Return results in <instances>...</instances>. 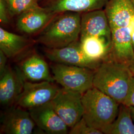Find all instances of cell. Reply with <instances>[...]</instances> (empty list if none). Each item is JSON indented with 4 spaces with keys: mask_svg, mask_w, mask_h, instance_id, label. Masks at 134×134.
<instances>
[{
    "mask_svg": "<svg viewBox=\"0 0 134 134\" xmlns=\"http://www.w3.org/2000/svg\"><path fill=\"white\" fill-rule=\"evenodd\" d=\"M133 74L128 64L115 60L101 63L94 71L93 86L123 104L129 92Z\"/></svg>",
    "mask_w": 134,
    "mask_h": 134,
    "instance_id": "obj_1",
    "label": "cell"
},
{
    "mask_svg": "<svg viewBox=\"0 0 134 134\" xmlns=\"http://www.w3.org/2000/svg\"><path fill=\"white\" fill-rule=\"evenodd\" d=\"M81 13L67 12L57 14L38 34L36 41L46 48H60L79 40Z\"/></svg>",
    "mask_w": 134,
    "mask_h": 134,
    "instance_id": "obj_2",
    "label": "cell"
},
{
    "mask_svg": "<svg viewBox=\"0 0 134 134\" xmlns=\"http://www.w3.org/2000/svg\"><path fill=\"white\" fill-rule=\"evenodd\" d=\"M81 101L82 118L88 126L101 132L118 115L120 104L94 86L82 94Z\"/></svg>",
    "mask_w": 134,
    "mask_h": 134,
    "instance_id": "obj_3",
    "label": "cell"
},
{
    "mask_svg": "<svg viewBox=\"0 0 134 134\" xmlns=\"http://www.w3.org/2000/svg\"><path fill=\"white\" fill-rule=\"evenodd\" d=\"M51 69L54 81L64 88L82 94L93 86L95 70L57 63Z\"/></svg>",
    "mask_w": 134,
    "mask_h": 134,
    "instance_id": "obj_4",
    "label": "cell"
},
{
    "mask_svg": "<svg viewBox=\"0 0 134 134\" xmlns=\"http://www.w3.org/2000/svg\"><path fill=\"white\" fill-rule=\"evenodd\" d=\"M82 94L63 87L51 101L56 113L70 128L82 118Z\"/></svg>",
    "mask_w": 134,
    "mask_h": 134,
    "instance_id": "obj_5",
    "label": "cell"
},
{
    "mask_svg": "<svg viewBox=\"0 0 134 134\" xmlns=\"http://www.w3.org/2000/svg\"><path fill=\"white\" fill-rule=\"evenodd\" d=\"M59 88L54 82L24 81L23 90L15 105L25 109L42 105L51 101Z\"/></svg>",
    "mask_w": 134,
    "mask_h": 134,
    "instance_id": "obj_6",
    "label": "cell"
},
{
    "mask_svg": "<svg viewBox=\"0 0 134 134\" xmlns=\"http://www.w3.org/2000/svg\"><path fill=\"white\" fill-rule=\"evenodd\" d=\"M45 54L53 62L87 68L93 70H96L101 64L100 61L92 60L86 56L81 48L80 40L62 48H46Z\"/></svg>",
    "mask_w": 134,
    "mask_h": 134,
    "instance_id": "obj_7",
    "label": "cell"
},
{
    "mask_svg": "<svg viewBox=\"0 0 134 134\" xmlns=\"http://www.w3.org/2000/svg\"><path fill=\"white\" fill-rule=\"evenodd\" d=\"M28 111L35 125L45 133H68L69 127L54 110L51 101Z\"/></svg>",
    "mask_w": 134,
    "mask_h": 134,
    "instance_id": "obj_8",
    "label": "cell"
},
{
    "mask_svg": "<svg viewBox=\"0 0 134 134\" xmlns=\"http://www.w3.org/2000/svg\"><path fill=\"white\" fill-rule=\"evenodd\" d=\"M56 14L39 5L16 16V26L19 31L24 34H39Z\"/></svg>",
    "mask_w": 134,
    "mask_h": 134,
    "instance_id": "obj_9",
    "label": "cell"
},
{
    "mask_svg": "<svg viewBox=\"0 0 134 134\" xmlns=\"http://www.w3.org/2000/svg\"><path fill=\"white\" fill-rule=\"evenodd\" d=\"M96 36L112 43L111 30L105 10H94L81 14L80 39Z\"/></svg>",
    "mask_w": 134,
    "mask_h": 134,
    "instance_id": "obj_10",
    "label": "cell"
},
{
    "mask_svg": "<svg viewBox=\"0 0 134 134\" xmlns=\"http://www.w3.org/2000/svg\"><path fill=\"white\" fill-rule=\"evenodd\" d=\"M17 68L26 81H55L47 63L34 51L26 54L18 64Z\"/></svg>",
    "mask_w": 134,
    "mask_h": 134,
    "instance_id": "obj_11",
    "label": "cell"
},
{
    "mask_svg": "<svg viewBox=\"0 0 134 134\" xmlns=\"http://www.w3.org/2000/svg\"><path fill=\"white\" fill-rule=\"evenodd\" d=\"M35 125L29 111L15 105L5 112L3 116L1 134H32Z\"/></svg>",
    "mask_w": 134,
    "mask_h": 134,
    "instance_id": "obj_12",
    "label": "cell"
},
{
    "mask_svg": "<svg viewBox=\"0 0 134 134\" xmlns=\"http://www.w3.org/2000/svg\"><path fill=\"white\" fill-rule=\"evenodd\" d=\"M24 77L19 69L7 66L5 71L0 75V102L5 106L15 104L23 90Z\"/></svg>",
    "mask_w": 134,
    "mask_h": 134,
    "instance_id": "obj_13",
    "label": "cell"
},
{
    "mask_svg": "<svg viewBox=\"0 0 134 134\" xmlns=\"http://www.w3.org/2000/svg\"><path fill=\"white\" fill-rule=\"evenodd\" d=\"M109 0H40L39 5L54 14L70 12L83 13L100 10Z\"/></svg>",
    "mask_w": 134,
    "mask_h": 134,
    "instance_id": "obj_14",
    "label": "cell"
},
{
    "mask_svg": "<svg viewBox=\"0 0 134 134\" xmlns=\"http://www.w3.org/2000/svg\"><path fill=\"white\" fill-rule=\"evenodd\" d=\"M111 49L113 59L129 63L134 59V49L129 26L112 29Z\"/></svg>",
    "mask_w": 134,
    "mask_h": 134,
    "instance_id": "obj_15",
    "label": "cell"
},
{
    "mask_svg": "<svg viewBox=\"0 0 134 134\" xmlns=\"http://www.w3.org/2000/svg\"><path fill=\"white\" fill-rule=\"evenodd\" d=\"M31 41L23 36L0 28V50L8 58H13L30 47Z\"/></svg>",
    "mask_w": 134,
    "mask_h": 134,
    "instance_id": "obj_16",
    "label": "cell"
},
{
    "mask_svg": "<svg viewBox=\"0 0 134 134\" xmlns=\"http://www.w3.org/2000/svg\"><path fill=\"white\" fill-rule=\"evenodd\" d=\"M102 132L105 134H134V122L130 106L121 104L116 119Z\"/></svg>",
    "mask_w": 134,
    "mask_h": 134,
    "instance_id": "obj_17",
    "label": "cell"
},
{
    "mask_svg": "<svg viewBox=\"0 0 134 134\" xmlns=\"http://www.w3.org/2000/svg\"><path fill=\"white\" fill-rule=\"evenodd\" d=\"M81 48L88 57L101 61L105 57L111 44L106 39L96 36H88L80 39Z\"/></svg>",
    "mask_w": 134,
    "mask_h": 134,
    "instance_id": "obj_18",
    "label": "cell"
},
{
    "mask_svg": "<svg viewBox=\"0 0 134 134\" xmlns=\"http://www.w3.org/2000/svg\"><path fill=\"white\" fill-rule=\"evenodd\" d=\"M10 17L18 16L27 10L39 5L40 0H4Z\"/></svg>",
    "mask_w": 134,
    "mask_h": 134,
    "instance_id": "obj_19",
    "label": "cell"
},
{
    "mask_svg": "<svg viewBox=\"0 0 134 134\" xmlns=\"http://www.w3.org/2000/svg\"><path fill=\"white\" fill-rule=\"evenodd\" d=\"M69 133L70 134H103L100 130L92 128L88 126L83 118L71 128Z\"/></svg>",
    "mask_w": 134,
    "mask_h": 134,
    "instance_id": "obj_20",
    "label": "cell"
},
{
    "mask_svg": "<svg viewBox=\"0 0 134 134\" xmlns=\"http://www.w3.org/2000/svg\"><path fill=\"white\" fill-rule=\"evenodd\" d=\"M10 18V14L4 1L0 0V22L1 24H8Z\"/></svg>",
    "mask_w": 134,
    "mask_h": 134,
    "instance_id": "obj_21",
    "label": "cell"
},
{
    "mask_svg": "<svg viewBox=\"0 0 134 134\" xmlns=\"http://www.w3.org/2000/svg\"><path fill=\"white\" fill-rule=\"evenodd\" d=\"M123 104L134 107V75H133L129 92Z\"/></svg>",
    "mask_w": 134,
    "mask_h": 134,
    "instance_id": "obj_22",
    "label": "cell"
},
{
    "mask_svg": "<svg viewBox=\"0 0 134 134\" xmlns=\"http://www.w3.org/2000/svg\"><path fill=\"white\" fill-rule=\"evenodd\" d=\"M8 58L4 53L0 50V75L4 72L7 67V62Z\"/></svg>",
    "mask_w": 134,
    "mask_h": 134,
    "instance_id": "obj_23",
    "label": "cell"
},
{
    "mask_svg": "<svg viewBox=\"0 0 134 134\" xmlns=\"http://www.w3.org/2000/svg\"><path fill=\"white\" fill-rule=\"evenodd\" d=\"M129 27L130 29V32H131V34L132 40V42H133V45L134 49V14L132 15V17L131 18Z\"/></svg>",
    "mask_w": 134,
    "mask_h": 134,
    "instance_id": "obj_24",
    "label": "cell"
},
{
    "mask_svg": "<svg viewBox=\"0 0 134 134\" xmlns=\"http://www.w3.org/2000/svg\"><path fill=\"white\" fill-rule=\"evenodd\" d=\"M128 64L129 65L130 69L131 70V71L133 72L134 75V59L129 63H128Z\"/></svg>",
    "mask_w": 134,
    "mask_h": 134,
    "instance_id": "obj_25",
    "label": "cell"
},
{
    "mask_svg": "<svg viewBox=\"0 0 134 134\" xmlns=\"http://www.w3.org/2000/svg\"><path fill=\"white\" fill-rule=\"evenodd\" d=\"M130 109H131L132 117L133 120L134 122V107H132V106H130Z\"/></svg>",
    "mask_w": 134,
    "mask_h": 134,
    "instance_id": "obj_26",
    "label": "cell"
},
{
    "mask_svg": "<svg viewBox=\"0 0 134 134\" xmlns=\"http://www.w3.org/2000/svg\"><path fill=\"white\" fill-rule=\"evenodd\" d=\"M132 3H133V4L134 5V0H132Z\"/></svg>",
    "mask_w": 134,
    "mask_h": 134,
    "instance_id": "obj_27",
    "label": "cell"
}]
</instances>
